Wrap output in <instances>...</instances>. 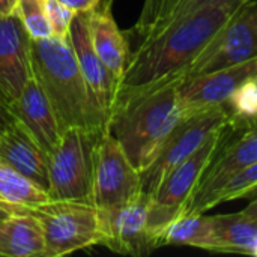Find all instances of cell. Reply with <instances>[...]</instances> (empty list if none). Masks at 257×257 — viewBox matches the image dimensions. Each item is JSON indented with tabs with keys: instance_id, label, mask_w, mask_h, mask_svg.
I'll return each mask as SVG.
<instances>
[{
	"instance_id": "cell-1",
	"label": "cell",
	"mask_w": 257,
	"mask_h": 257,
	"mask_svg": "<svg viewBox=\"0 0 257 257\" xmlns=\"http://www.w3.org/2000/svg\"><path fill=\"white\" fill-rule=\"evenodd\" d=\"M241 5H209L172 15L130 54L119 89L185 72Z\"/></svg>"
},
{
	"instance_id": "cell-2",
	"label": "cell",
	"mask_w": 257,
	"mask_h": 257,
	"mask_svg": "<svg viewBox=\"0 0 257 257\" xmlns=\"http://www.w3.org/2000/svg\"><path fill=\"white\" fill-rule=\"evenodd\" d=\"M182 78L184 72L117 90L107 131L119 142L139 172L154 161L164 140L184 116L179 98Z\"/></svg>"
},
{
	"instance_id": "cell-3",
	"label": "cell",
	"mask_w": 257,
	"mask_h": 257,
	"mask_svg": "<svg viewBox=\"0 0 257 257\" xmlns=\"http://www.w3.org/2000/svg\"><path fill=\"white\" fill-rule=\"evenodd\" d=\"M30 51L33 77L47 95L62 130H107V117L92 98L69 38L32 39Z\"/></svg>"
},
{
	"instance_id": "cell-4",
	"label": "cell",
	"mask_w": 257,
	"mask_h": 257,
	"mask_svg": "<svg viewBox=\"0 0 257 257\" xmlns=\"http://www.w3.org/2000/svg\"><path fill=\"white\" fill-rule=\"evenodd\" d=\"M230 126L232 120L215 130L193 155L176 166L164 178L157 191L151 196L148 232L155 248L163 245L164 232L187 208L206 167L226 140Z\"/></svg>"
},
{
	"instance_id": "cell-5",
	"label": "cell",
	"mask_w": 257,
	"mask_h": 257,
	"mask_svg": "<svg viewBox=\"0 0 257 257\" xmlns=\"http://www.w3.org/2000/svg\"><path fill=\"white\" fill-rule=\"evenodd\" d=\"M29 212L41 223L45 254L60 257L104 244L102 212L90 202L50 200L30 208Z\"/></svg>"
},
{
	"instance_id": "cell-6",
	"label": "cell",
	"mask_w": 257,
	"mask_h": 257,
	"mask_svg": "<svg viewBox=\"0 0 257 257\" xmlns=\"http://www.w3.org/2000/svg\"><path fill=\"white\" fill-rule=\"evenodd\" d=\"M107 130L68 128L48 154V196L51 200L92 203L95 154Z\"/></svg>"
},
{
	"instance_id": "cell-7",
	"label": "cell",
	"mask_w": 257,
	"mask_h": 257,
	"mask_svg": "<svg viewBox=\"0 0 257 257\" xmlns=\"http://www.w3.org/2000/svg\"><path fill=\"white\" fill-rule=\"evenodd\" d=\"M230 120L233 117L226 104L184 114L164 140L154 161L140 172L142 191L151 197L176 166L193 155L215 130Z\"/></svg>"
},
{
	"instance_id": "cell-8",
	"label": "cell",
	"mask_w": 257,
	"mask_h": 257,
	"mask_svg": "<svg viewBox=\"0 0 257 257\" xmlns=\"http://www.w3.org/2000/svg\"><path fill=\"white\" fill-rule=\"evenodd\" d=\"M257 59V2H244L184 72L185 77Z\"/></svg>"
},
{
	"instance_id": "cell-9",
	"label": "cell",
	"mask_w": 257,
	"mask_h": 257,
	"mask_svg": "<svg viewBox=\"0 0 257 257\" xmlns=\"http://www.w3.org/2000/svg\"><path fill=\"white\" fill-rule=\"evenodd\" d=\"M142 193L140 172L119 142L105 131L95 154L92 203L101 211H111L133 202Z\"/></svg>"
},
{
	"instance_id": "cell-10",
	"label": "cell",
	"mask_w": 257,
	"mask_h": 257,
	"mask_svg": "<svg viewBox=\"0 0 257 257\" xmlns=\"http://www.w3.org/2000/svg\"><path fill=\"white\" fill-rule=\"evenodd\" d=\"M257 75V59L182 78L179 98L184 114L224 105L233 90L248 77Z\"/></svg>"
},
{
	"instance_id": "cell-11",
	"label": "cell",
	"mask_w": 257,
	"mask_h": 257,
	"mask_svg": "<svg viewBox=\"0 0 257 257\" xmlns=\"http://www.w3.org/2000/svg\"><path fill=\"white\" fill-rule=\"evenodd\" d=\"M32 39L14 12L0 17V95L11 104L33 78Z\"/></svg>"
},
{
	"instance_id": "cell-12",
	"label": "cell",
	"mask_w": 257,
	"mask_h": 257,
	"mask_svg": "<svg viewBox=\"0 0 257 257\" xmlns=\"http://www.w3.org/2000/svg\"><path fill=\"white\" fill-rule=\"evenodd\" d=\"M151 197L142 193L133 202L111 211H101L105 239L110 250L122 254L145 256L155 250L148 232V214Z\"/></svg>"
},
{
	"instance_id": "cell-13",
	"label": "cell",
	"mask_w": 257,
	"mask_h": 257,
	"mask_svg": "<svg viewBox=\"0 0 257 257\" xmlns=\"http://www.w3.org/2000/svg\"><path fill=\"white\" fill-rule=\"evenodd\" d=\"M68 38L92 98L108 120L110 110L119 90V80L108 71L92 47L86 12H78L74 15Z\"/></svg>"
},
{
	"instance_id": "cell-14",
	"label": "cell",
	"mask_w": 257,
	"mask_h": 257,
	"mask_svg": "<svg viewBox=\"0 0 257 257\" xmlns=\"http://www.w3.org/2000/svg\"><path fill=\"white\" fill-rule=\"evenodd\" d=\"M11 113L39 146L50 154L62 137V126L39 83L33 78L27 81L17 99L9 104Z\"/></svg>"
},
{
	"instance_id": "cell-15",
	"label": "cell",
	"mask_w": 257,
	"mask_h": 257,
	"mask_svg": "<svg viewBox=\"0 0 257 257\" xmlns=\"http://www.w3.org/2000/svg\"><path fill=\"white\" fill-rule=\"evenodd\" d=\"M0 160L48 193V154L15 119L0 133Z\"/></svg>"
},
{
	"instance_id": "cell-16",
	"label": "cell",
	"mask_w": 257,
	"mask_h": 257,
	"mask_svg": "<svg viewBox=\"0 0 257 257\" xmlns=\"http://www.w3.org/2000/svg\"><path fill=\"white\" fill-rule=\"evenodd\" d=\"M111 3L113 0H102L96 8L86 14L92 47L108 71L119 80L120 86L131 53L125 35L114 21Z\"/></svg>"
},
{
	"instance_id": "cell-17",
	"label": "cell",
	"mask_w": 257,
	"mask_h": 257,
	"mask_svg": "<svg viewBox=\"0 0 257 257\" xmlns=\"http://www.w3.org/2000/svg\"><path fill=\"white\" fill-rule=\"evenodd\" d=\"M45 239L41 223L30 212L14 214L0 221V256L44 257Z\"/></svg>"
},
{
	"instance_id": "cell-18",
	"label": "cell",
	"mask_w": 257,
	"mask_h": 257,
	"mask_svg": "<svg viewBox=\"0 0 257 257\" xmlns=\"http://www.w3.org/2000/svg\"><path fill=\"white\" fill-rule=\"evenodd\" d=\"M215 253L254 254L257 247V221L242 211L211 215Z\"/></svg>"
},
{
	"instance_id": "cell-19",
	"label": "cell",
	"mask_w": 257,
	"mask_h": 257,
	"mask_svg": "<svg viewBox=\"0 0 257 257\" xmlns=\"http://www.w3.org/2000/svg\"><path fill=\"white\" fill-rule=\"evenodd\" d=\"M163 245H187L212 251L214 230L211 215L182 212L164 232Z\"/></svg>"
},
{
	"instance_id": "cell-20",
	"label": "cell",
	"mask_w": 257,
	"mask_h": 257,
	"mask_svg": "<svg viewBox=\"0 0 257 257\" xmlns=\"http://www.w3.org/2000/svg\"><path fill=\"white\" fill-rule=\"evenodd\" d=\"M0 199L24 209H30L51 200L44 188L6 164L3 160H0Z\"/></svg>"
},
{
	"instance_id": "cell-21",
	"label": "cell",
	"mask_w": 257,
	"mask_h": 257,
	"mask_svg": "<svg viewBox=\"0 0 257 257\" xmlns=\"http://www.w3.org/2000/svg\"><path fill=\"white\" fill-rule=\"evenodd\" d=\"M257 193V161L236 173L229 179L209 200L208 209L215 208L220 203L232 202L244 197L254 196Z\"/></svg>"
},
{
	"instance_id": "cell-22",
	"label": "cell",
	"mask_w": 257,
	"mask_h": 257,
	"mask_svg": "<svg viewBox=\"0 0 257 257\" xmlns=\"http://www.w3.org/2000/svg\"><path fill=\"white\" fill-rule=\"evenodd\" d=\"M15 14L21 20L30 39L41 41L54 36V30L44 11L42 0H18Z\"/></svg>"
},
{
	"instance_id": "cell-23",
	"label": "cell",
	"mask_w": 257,
	"mask_h": 257,
	"mask_svg": "<svg viewBox=\"0 0 257 257\" xmlns=\"http://www.w3.org/2000/svg\"><path fill=\"white\" fill-rule=\"evenodd\" d=\"M233 120L250 123L257 119V75L244 80L226 102Z\"/></svg>"
},
{
	"instance_id": "cell-24",
	"label": "cell",
	"mask_w": 257,
	"mask_h": 257,
	"mask_svg": "<svg viewBox=\"0 0 257 257\" xmlns=\"http://www.w3.org/2000/svg\"><path fill=\"white\" fill-rule=\"evenodd\" d=\"M182 0H145L134 30L143 38L172 17Z\"/></svg>"
},
{
	"instance_id": "cell-25",
	"label": "cell",
	"mask_w": 257,
	"mask_h": 257,
	"mask_svg": "<svg viewBox=\"0 0 257 257\" xmlns=\"http://www.w3.org/2000/svg\"><path fill=\"white\" fill-rule=\"evenodd\" d=\"M44 11L53 26L54 36L59 38H68L69 33V26L72 23V18L75 12L69 9L65 3L60 0H42Z\"/></svg>"
},
{
	"instance_id": "cell-26",
	"label": "cell",
	"mask_w": 257,
	"mask_h": 257,
	"mask_svg": "<svg viewBox=\"0 0 257 257\" xmlns=\"http://www.w3.org/2000/svg\"><path fill=\"white\" fill-rule=\"evenodd\" d=\"M244 2H247V0H182L172 15L184 14V12L194 11V9L203 8V6H209V5H241Z\"/></svg>"
},
{
	"instance_id": "cell-27",
	"label": "cell",
	"mask_w": 257,
	"mask_h": 257,
	"mask_svg": "<svg viewBox=\"0 0 257 257\" xmlns=\"http://www.w3.org/2000/svg\"><path fill=\"white\" fill-rule=\"evenodd\" d=\"M65 3L69 9H72L75 14L78 12H89L93 8H96L102 0H60Z\"/></svg>"
},
{
	"instance_id": "cell-28",
	"label": "cell",
	"mask_w": 257,
	"mask_h": 257,
	"mask_svg": "<svg viewBox=\"0 0 257 257\" xmlns=\"http://www.w3.org/2000/svg\"><path fill=\"white\" fill-rule=\"evenodd\" d=\"M14 122V116L11 113V108H9V104L2 98L0 95V133L9 125Z\"/></svg>"
},
{
	"instance_id": "cell-29",
	"label": "cell",
	"mask_w": 257,
	"mask_h": 257,
	"mask_svg": "<svg viewBox=\"0 0 257 257\" xmlns=\"http://www.w3.org/2000/svg\"><path fill=\"white\" fill-rule=\"evenodd\" d=\"M23 212H29V209L11 205V203H8V202L0 199V221L8 218V217H11V215H14V214H23Z\"/></svg>"
},
{
	"instance_id": "cell-30",
	"label": "cell",
	"mask_w": 257,
	"mask_h": 257,
	"mask_svg": "<svg viewBox=\"0 0 257 257\" xmlns=\"http://www.w3.org/2000/svg\"><path fill=\"white\" fill-rule=\"evenodd\" d=\"M18 0H0V17H8L15 12Z\"/></svg>"
},
{
	"instance_id": "cell-31",
	"label": "cell",
	"mask_w": 257,
	"mask_h": 257,
	"mask_svg": "<svg viewBox=\"0 0 257 257\" xmlns=\"http://www.w3.org/2000/svg\"><path fill=\"white\" fill-rule=\"evenodd\" d=\"M242 212H244L247 217H250L251 220L257 221V197L247 205L245 209H242Z\"/></svg>"
},
{
	"instance_id": "cell-32",
	"label": "cell",
	"mask_w": 257,
	"mask_h": 257,
	"mask_svg": "<svg viewBox=\"0 0 257 257\" xmlns=\"http://www.w3.org/2000/svg\"><path fill=\"white\" fill-rule=\"evenodd\" d=\"M245 125H248L250 128H253V130L257 133V119L256 120H253V122H250V123H245Z\"/></svg>"
},
{
	"instance_id": "cell-33",
	"label": "cell",
	"mask_w": 257,
	"mask_h": 257,
	"mask_svg": "<svg viewBox=\"0 0 257 257\" xmlns=\"http://www.w3.org/2000/svg\"><path fill=\"white\" fill-rule=\"evenodd\" d=\"M253 256H257V247H256V250H254V254Z\"/></svg>"
}]
</instances>
